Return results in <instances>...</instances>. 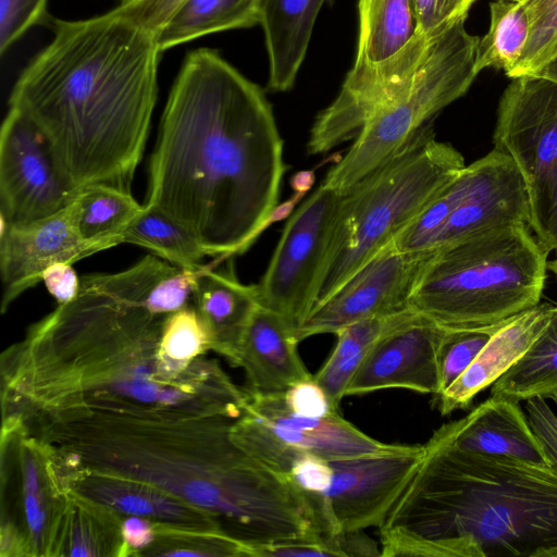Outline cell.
<instances>
[{
  "label": "cell",
  "instance_id": "cell-1",
  "mask_svg": "<svg viewBox=\"0 0 557 557\" xmlns=\"http://www.w3.org/2000/svg\"><path fill=\"white\" fill-rule=\"evenodd\" d=\"M166 315L145 307L127 269L81 276L73 300L2 352V419L69 409L240 417L247 392L216 360L183 369L162 358Z\"/></svg>",
  "mask_w": 557,
  "mask_h": 557
},
{
  "label": "cell",
  "instance_id": "cell-2",
  "mask_svg": "<svg viewBox=\"0 0 557 557\" xmlns=\"http://www.w3.org/2000/svg\"><path fill=\"white\" fill-rule=\"evenodd\" d=\"M283 150L263 90L216 50L195 49L161 116L145 203L184 225L207 256L243 253L272 223Z\"/></svg>",
  "mask_w": 557,
  "mask_h": 557
},
{
  "label": "cell",
  "instance_id": "cell-3",
  "mask_svg": "<svg viewBox=\"0 0 557 557\" xmlns=\"http://www.w3.org/2000/svg\"><path fill=\"white\" fill-rule=\"evenodd\" d=\"M234 420L69 409L24 424L89 471L145 482L207 510L252 557L260 546L322 536L312 499L235 443Z\"/></svg>",
  "mask_w": 557,
  "mask_h": 557
},
{
  "label": "cell",
  "instance_id": "cell-4",
  "mask_svg": "<svg viewBox=\"0 0 557 557\" xmlns=\"http://www.w3.org/2000/svg\"><path fill=\"white\" fill-rule=\"evenodd\" d=\"M52 32L18 75L9 104L44 133L77 188L131 190L158 97L157 37L111 11L54 18Z\"/></svg>",
  "mask_w": 557,
  "mask_h": 557
},
{
  "label": "cell",
  "instance_id": "cell-5",
  "mask_svg": "<svg viewBox=\"0 0 557 557\" xmlns=\"http://www.w3.org/2000/svg\"><path fill=\"white\" fill-rule=\"evenodd\" d=\"M380 529L384 557H557V467L424 444Z\"/></svg>",
  "mask_w": 557,
  "mask_h": 557
},
{
  "label": "cell",
  "instance_id": "cell-6",
  "mask_svg": "<svg viewBox=\"0 0 557 557\" xmlns=\"http://www.w3.org/2000/svg\"><path fill=\"white\" fill-rule=\"evenodd\" d=\"M527 223L429 250L409 306L447 329L503 323L541 301L547 251Z\"/></svg>",
  "mask_w": 557,
  "mask_h": 557
},
{
  "label": "cell",
  "instance_id": "cell-7",
  "mask_svg": "<svg viewBox=\"0 0 557 557\" xmlns=\"http://www.w3.org/2000/svg\"><path fill=\"white\" fill-rule=\"evenodd\" d=\"M465 166L462 154L438 141L428 124L342 195L314 309L393 243Z\"/></svg>",
  "mask_w": 557,
  "mask_h": 557
},
{
  "label": "cell",
  "instance_id": "cell-8",
  "mask_svg": "<svg viewBox=\"0 0 557 557\" xmlns=\"http://www.w3.org/2000/svg\"><path fill=\"white\" fill-rule=\"evenodd\" d=\"M355 62L337 97L315 117L308 153L329 152L355 138L364 123L411 83L428 41L411 0H358Z\"/></svg>",
  "mask_w": 557,
  "mask_h": 557
},
{
  "label": "cell",
  "instance_id": "cell-9",
  "mask_svg": "<svg viewBox=\"0 0 557 557\" xmlns=\"http://www.w3.org/2000/svg\"><path fill=\"white\" fill-rule=\"evenodd\" d=\"M479 40L466 30L465 21L432 40L410 85L364 123L321 185L344 195L403 150L445 107L463 96L478 75Z\"/></svg>",
  "mask_w": 557,
  "mask_h": 557
},
{
  "label": "cell",
  "instance_id": "cell-10",
  "mask_svg": "<svg viewBox=\"0 0 557 557\" xmlns=\"http://www.w3.org/2000/svg\"><path fill=\"white\" fill-rule=\"evenodd\" d=\"M70 490L54 446L2 419L1 557H51Z\"/></svg>",
  "mask_w": 557,
  "mask_h": 557
},
{
  "label": "cell",
  "instance_id": "cell-11",
  "mask_svg": "<svg viewBox=\"0 0 557 557\" xmlns=\"http://www.w3.org/2000/svg\"><path fill=\"white\" fill-rule=\"evenodd\" d=\"M493 144L522 176L529 227L547 251H557V83L511 78L498 102Z\"/></svg>",
  "mask_w": 557,
  "mask_h": 557
},
{
  "label": "cell",
  "instance_id": "cell-12",
  "mask_svg": "<svg viewBox=\"0 0 557 557\" xmlns=\"http://www.w3.org/2000/svg\"><path fill=\"white\" fill-rule=\"evenodd\" d=\"M247 395L243 413L232 424L231 436L244 450L281 474L288 476L292 465L304 455L332 461L383 454L400 446L372 438L338 412L305 417L287 407L284 395Z\"/></svg>",
  "mask_w": 557,
  "mask_h": 557
},
{
  "label": "cell",
  "instance_id": "cell-13",
  "mask_svg": "<svg viewBox=\"0 0 557 557\" xmlns=\"http://www.w3.org/2000/svg\"><path fill=\"white\" fill-rule=\"evenodd\" d=\"M342 195L320 184L288 216L257 284L260 306L296 330L313 311L334 218Z\"/></svg>",
  "mask_w": 557,
  "mask_h": 557
},
{
  "label": "cell",
  "instance_id": "cell-14",
  "mask_svg": "<svg viewBox=\"0 0 557 557\" xmlns=\"http://www.w3.org/2000/svg\"><path fill=\"white\" fill-rule=\"evenodd\" d=\"M78 190L44 133L10 107L0 129L1 223L27 224L57 214Z\"/></svg>",
  "mask_w": 557,
  "mask_h": 557
},
{
  "label": "cell",
  "instance_id": "cell-15",
  "mask_svg": "<svg viewBox=\"0 0 557 557\" xmlns=\"http://www.w3.org/2000/svg\"><path fill=\"white\" fill-rule=\"evenodd\" d=\"M424 445L332 460V480L318 498L331 536L381 527L425 456Z\"/></svg>",
  "mask_w": 557,
  "mask_h": 557
},
{
  "label": "cell",
  "instance_id": "cell-16",
  "mask_svg": "<svg viewBox=\"0 0 557 557\" xmlns=\"http://www.w3.org/2000/svg\"><path fill=\"white\" fill-rule=\"evenodd\" d=\"M429 251H403L394 242L348 278L295 330L298 342L335 334L351 323L407 309Z\"/></svg>",
  "mask_w": 557,
  "mask_h": 557
},
{
  "label": "cell",
  "instance_id": "cell-17",
  "mask_svg": "<svg viewBox=\"0 0 557 557\" xmlns=\"http://www.w3.org/2000/svg\"><path fill=\"white\" fill-rule=\"evenodd\" d=\"M448 329L414 312L372 346L345 391V396L385 388L438 395V355Z\"/></svg>",
  "mask_w": 557,
  "mask_h": 557
},
{
  "label": "cell",
  "instance_id": "cell-18",
  "mask_svg": "<svg viewBox=\"0 0 557 557\" xmlns=\"http://www.w3.org/2000/svg\"><path fill=\"white\" fill-rule=\"evenodd\" d=\"M101 251L81 236L72 203L61 212L0 231L1 312L27 289L41 282L42 272L57 262L74 263Z\"/></svg>",
  "mask_w": 557,
  "mask_h": 557
},
{
  "label": "cell",
  "instance_id": "cell-19",
  "mask_svg": "<svg viewBox=\"0 0 557 557\" xmlns=\"http://www.w3.org/2000/svg\"><path fill=\"white\" fill-rule=\"evenodd\" d=\"M469 168L471 183L467 194L426 251L483 231L529 223L530 209L524 183L508 154L493 149L470 163Z\"/></svg>",
  "mask_w": 557,
  "mask_h": 557
},
{
  "label": "cell",
  "instance_id": "cell-20",
  "mask_svg": "<svg viewBox=\"0 0 557 557\" xmlns=\"http://www.w3.org/2000/svg\"><path fill=\"white\" fill-rule=\"evenodd\" d=\"M60 457L71 491L123 516H139L182 528L224 532L213 515L170 492L145 482L89 471L61 448Z\"/></svg>",
  "mask_w": 557,
  "mask_h": 557
},
{
  "label": "cell",
  "instance_id": "cell-21",
  "mask_svg": "<svg viewBox=\"0 0 557 557\" xmlns=\"http://www.w3.org/2000/svg\"><path fill=\"white\" fill-rule=\"evenodd\" d=\"M426 444L549 465L519 401L499 395L442 425Z\"/></svg>",
  "mask_w": 557,
  "mask_h": 557
},
{
  "label": "cell",
  "instance_id": "cell-22",
  "mask_svg": "<svg viewBox=\"0 0 557 557\" xmlns=\"http://www.w3.org/2000/svg\"><path fill=\"white\" fill-rule=\"evenodd\" d=\"M294 326L281 314L258 306L230 360L244 370L245 389L257 396H281L313 376L297 349Z\"/></svg>",
  "mask_w": 557,
  "mask_h": 557
},
{
  "label": "cell",
  "instance_id": "cell-23",
  "mask_svg": "<svg viewBox=\"0 0 557 557\" xmlns=\"http://www.w3.org/2000/svg\"><path fill=\"white\" fill-rule=\"evenodd\" d=\"M553 307L539 304L502 323L467 370L437 395L441 413L468 408L478 393L506 373L544 330Z\"/></svg>",
  "mask_w": 557,
  "mask_h": 557
},
{
  "label": "cell",
  "instance_id": "cell-24",
  "mask_svg": "<svg viewBox=\"0 0 557 557\" xmlns=\"http://www.w3.org/2000/svg\"><path fill=\"white\" fill-rule=\"evenodd\" d=\"M191 304L210 332L211 350L230 361L260 306L257 285L243 284L232 262L219 269L202 265L197 271Z\"/></svg>",
  "mask_w": 557,
  "mask_h": 557
},
{
  "label": "cell",
  "instance_id": "cell-25",
  "mask_svg": "<svg viewBox=\"0 0 557 557\" xmlns=\"http://www.w3.org/2000/svg\"><path fill=\"white\" fill-rule=\"evenodd\" d=\"M325 1L260 0L259 25L264 35L271 90L286 91L294 86Z\"/></svg>",
  "mask_w": 557,
  "mask_h": 557
},
{
  "label": "cell",
  "instance_id": "cell-26",
  "mask_svg": "<svg viewBox=\"0 0 557 557\" xmlns=\"http://www.w3.org/2000/svg\"><path fill=\"white\" fill-rule=\"evenodd\" d=\"M123 518L119 511L72 491L51 557H126Z\"/></svg>",
  "mask_w": 557,
  "mask_h": 557
},
{
  "label": "cell",
  "instance_id": "cell-27",
  "mask_svg": "<svg viewBox=\"0 0 557 557\" xmlns=\"http://www.w3.org/2000/svg\"><path fill=\"white\" fill-rule=\"evenodd\" d=\"M260 0H184L156 35L163 52L190 40L259 24Z\"/></svg>",
  "mask_w": 557,
  "mask_h": 557
},
{
  "label": "cell",
  "instance_id": "cell-28",
  "mask_svg": "<svg viewBox=\"0 0 557 557\" xmlns=\"http://www.w3.org/2000/svg\"><path fill=\"white\" fill-rule=\"evenodd\" d=\"M131 190L94 184L79 188L72 202L76 227L84 240L106 250L123 243V234L140 211Z\"/></svg>",
  "mask_w": 557,
  "mask_h": 557
},
{
  "label": "cell",
  "instance_id": "cell-29",
  "mask_svg": "<svg viewBox=\"0 0 557 557\" xmlns=\"http://www.w3.org/2000/svg\"><path fill=\"white\" fill-rule=\"evenodd\" d=\"M414 312L412 309H407L388 315L364 319L346 325L335 333L336 345L313 377L325 389L336 408L374 343Z\"/></svg>",
  "mask_w": 557,
  "mask_h": 557
},
{
  "label": "cell",
  "instance_id": "cell-30",
  "mask_svg": "<svg viewBox=\"0 0 557 557\" xmlns=\"http://www.w3.org/2000/svg\"><path fill=\"white\" fill-rule=\"evenodd\" d=\"M557 392V305L548 323L525 351L491 388V395L517 401L549 398Z\"/></svg>",
  "mask_w": 557,
  "mask_h": 557
},
{
  "label": "cell",
  "instance_id": "cell-31",
  "mask_svg": "<svg viewBox=\"0 0 557 557\" xmlns=\"http://www.w3.org/2000/svg\"><path fill=\"white\" fill-rule=\"evenodd\" d=\"M123 243L151 250L182 269H199L207 256L196 237L162 210L145 203L123 234Z\"/></svg>",
  "mask_w": 557,
  "mask_h": 557
},
{
  "label": "cell",
  "instance_id": "cell-32",
  "mask_svg": "<svg viewBox=\"0 0 557 557\" xmlns=\"http://www.w3.org/2000/svg\"><path fill=\"white\" fill-rule=\"evenodd\" d=\"M488 32L479 40L475 72L486 67L510 73L520 61L529 41L530 25L521 2L494 0L490 3Z\"/></svg>",
  "mask_w": 557,
  "mask_h": 557
},
{
  "label": "cell",
  "instance_id": "cell-33",
  "mask_svg": "<svg viewBox=\"0 0 557 557\" xmlns=\"http://www.w3.org/2000/svg\"><path fill=\"white\" fill-rule=\"evenodd\" d=\"M156 537L143 556L252 557L251 548L221 531L154 522Z\"/></svg>",
  "mask_w": 557,
  "mask_h": 557
},
{
  "label": "cell",
  "instance_id": "cell-34",
  "mask_svg": "<svg viewBox=\"0 0 557 557\" xmlns=\"http://www.w3.org/2000/svg\"><path fill=\"white\" fill-rule=\"evenodd\" d=\"M211 348L210 332L193 304L166 315L160 342L163 359L185 369Z\"/></svg>",
  "mask_w": 557,
  "mask_h": 557
},
{
  "label": "cell",
  "instance_id": "cell-35",
  "mask_svg": "<svg viewBox=\"0 0 557 557\" xmlns=\"http://www.w3.org/2000/svg\"><path fill=\"white\" fill-rule=\"evenodd\" d=\"M530 25L529 41L515 66L507 74L515 78L537 75L557 55V0H523Z\"/></svg>",
  "mask_w": 557,
  "mask_h": 557
},
{
  "label": "cell",
  "instance_id": "cell-36",
  "mask_svg": "<svg viewBox=\"0 0 557 557\" xmlns=\"http://www.w3.org/2000/svg\"><path fill=\"white\" fill-rule=\"evenodd\" d=\"M500 324L476 329H448L438 355L441 393L467 370Z\"/></svg>",
  "mask_w": 557,
  "mask_h": 557
},
{
  "label": "cell",
  "instance_id": "cell-37",
  "mask_svg": "<svg viewBox=\"0 0 557 557\" xmlns=\"http://www.w3.org/2000/svg\"><path fill=\"white\" fill-rule=\"evenodd\" d=\"M49 0H0V54L47 20Z\"/></svg>",
  "mask_w": 557,
  "mask_h": 557
},
{
  "label": "cell",
  "instance_id": "cell-38",
  "mask_svg": "<svg viewBox=\"0 0 557 557\" xmlns=\"http://www.w3.org/2000/svg\"><path fill=\"white\" fill-rule=\"evenodd\" d=\"M420 33L428 41L466 20L475 0H411Z\"/></svg>",
  "mask_w": 557,
  "mask_h": 557
},
{
  "label": "cell",
  "instance_id": "cell-39",
  "mask_svg": "<svg viewBox=\"0 0 557 557\" xmlns=\"http://www.w3.org/2000/svg\"><path fill=\"white\" fill-rule=\"evenodd\" d=\"M295 556H339L344 557L339 536L330 540L318 535L300 536L285 542L257 547L253 557H295Z\"/></svg>",
  "mask_w": 557,
  "mask_h": 557
},
{
  "label": "cell",
  "instance_id": "cell-40",
  "mask_svg": "<svg viewBox=\"0 0 557 557\" xmlns=\"http://www.w3.org/2000/svg\"><path fill=\"white\" fill-rule=\"evenodd\" d=\"M284 399L293 411L312 418H321L338 412L325 389L310 377L292 385Z\"/></svg>",
  "mask_w": 557,
  "mask_h": 557
},
{
  "label": "cell",
  "instance_id": "cell-41",
  "mask_svg": "<svg viewBox=\"0 0 557 557\" xmlns=\"http://www.w3.org/2000/svg\"><path fill=\"white\" fill-rule=\"evenodd\" d=\"M184 0H134L111 10L157 35Z\"/></svg>",
  "mask_w": 557,
  "mask_h": 557
},
{
  "label": "cell",
  "instance_id": "cell-42",
  "mask_svg": "<svg viewBox=\"0 0 557 557\" xmlns=\"http://www.w3.org/2000/svg\"><path fill=\"white\" fill-rule=\"evenodd\" d=\"M332 474L329 460L315 455H304L292 465L288 478L315 503L329 488Z\"/></svg>",
  "mask_w": 557,
  "mask_h": 557
},
{
  "label": "cell",
  "instance_id": "cell-43",
  "mask_svg": "<svg viewBox=\"0 0 557 557\" xmlns=\"http://www.w3.org/2000/svg\"><path fill=\"white\" fill-rule=\"evenodd\" d=\"M549 398L557 406V392ZM525 408L529 423L549 465L557 467V414L554 413L545 398L542 397L527 399Z\"/></svg>",
  "mask_w": 557,
  "mask_h": 557
},
{
  "label": "cell",
  "instance_id": "cell-44",
  "mask_svg": "<svg viewBox=\"0 0 557 557\" xmlns=\"http://www.w3.org/2000/svg\"><path fill=\"white\" fill-rule=\"evenodd\" d=\"M71 262H57L48 267L41 275L49 294L58 305L73 300L81 288V276L77 275Z\"/></svg>",
  "mask_w": 557,
  "mask_h": 557
},
{
  "label": "cell",
  "instance_id": "cell-45",
  "mask_svg": "<svg viewBox=\"0 0 557 557\" xmlns=\"http://www.w3.org/2000/svg\"><path fill=\"white\" fill-rule=\"evenodd\" d=\"M122 537L126 557H139L153 543L156 537L154 521L139 516H124Z\"/></svg>",
  "mask_w": 557,
  "mask_h": 557
},
{
  "label": "cell",
  "instance_id": "cell-46",
  "mask_svg": "<svg viewBox=\"0 0 557 557\" xmlns=\"http://www.w3.org/2000/svg\"><path fill=\"white\" fill-rule=\"evenodd\" d=\"M339 545L344 557L381 556L377 545L361 531L342 533Z\"/></svg>",
  "mask_w": 557,
  "mask_h": 557
},
{
  "label": "cell",
  "instance_id": "cell-47",
  "mask_svg": "<svg viewBox=\"0 0 557 557\" xmlns=\"http://www.w3.org/2000/svg\"><path fill=\"white\" fill-rule=\"evenodd\" d=\"M315 181L313 171L305 170L295 173L289 181V184L295 193L306 195L307 191L312 187Z\"/></svg>",
  "mask_w": 557,
  "mask_h": 557
},
{
  "label": "cell",
  "instance_id": "cell-48",
  "mask_svg": "<svg viewBox=\"0 0 557 557\" xmlns=\"http://www.w3.org/2000/svg\"><path fill=\"white\" fill-rule=\"evenodd\" d=\"M537 75L557 83V55Z\"/></svg>",
  "mask_w": 557,
  "mask_h": 557
},
{
  "label": "cell",
  "instance_id": "cell-49",
  "mask_svg": "<svg viewBox=\"0 0 557 557\" xmlns=\"http://www.w3.org/2000/svg\"><path fill=\"white\" fill-rule=\"evenodd\" d=\"M547 269L553 271L555 273V275H556V278H557V257H556V259H554L553 261L547 263Z\"/></svg>",
  "mask_w": 557,
  "mask_h": 557
},
{
  "label": "cell",
  "instance_id": "cell-50",
  "mask_svg": "<svg viewBox=\"0 0 557 557\" xmlns=\"http://www.w3.org/2000/svg\"><path fill=\"white\" fill-rule=\"evenodd\" d=\"M131 1H134V0H120L121 3H128Z\"/></svg>",
  "mask_w": 557,
  "mask_h": 557
},
{
  "label": "cell",
  "instance_id": "cell-51",
  "mask_svg": "<svg viewBox=\"0 0 557 557\" xmlns=\"http://www.w3.org/2000/svg\"><path fill=\"white\" fill-rule=\"evenodd\" d=\"M506 1L521 2V1H523V0H506Z\"/></svg>",
  "mask_w": 557,
  "mask_h": 557
}]
</instances>
